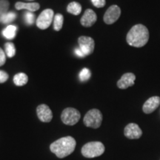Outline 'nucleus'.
Returning <instances> with one entry per match:
<instances>
[{"instance_id": "1", "label": "nucleus", "mask_w": 160, "mask_h": 160, "mask_svg": "<svg viewBox=\"0 0 160 160\" xmlns=\"http://www.w3.org/2000/svg\"><path fill=\"white\" fill-rule=\"evenodd\" d=\"M149 40V31L145 25L138 24L131 28L126 37L130 46L135 48L144 47Z\"/></svg>"}, {"instance_id": "2", "label": "nucleus", "mask_w": 160, "mask_h": 160, "mask_svg": "<svg viewBox=\"0 0 160 160\" xmlns=\"http://www.w3.org/2000/svg\"><path fill=\"white\" fill-rule=\"evenodd\" d=\"M77 142L72 137H65L56 140L50 146V149L57 157L62 159L74 151Z\"/></svg>"}, {"instance_id": "3", "label": "nucleus", "mask_w": 160, "mask_h": 160, "mask_svg": "<svg viewBox=\"0 0 160 160\" xmlns=\"http://www.w3.org/2000/svg\"><path fill=\"white\" fill-rule=\"evenodd\" d=\"M105 151L101 142H90L82 148V154L86 158H94L102 155Z\"/></svg>"}, {"instance_id": "4", "label": "nucleus", "mask_w": 160, "mask_h": 160, "mask_svg": "<svg viewBox=\"0 0 160 160\" xmlns=\"http://www.w3.org/2000/svg\"><path fill=\"white\" fill-rule=\"evenodd\" d=\"M102 122V114L98 109H91L87 112L83 119L85 126L91 128H99Z\"/></svg>"}, {"instance_id": "5", "label": "nucleus", "mask_w": 160, "mask_h": 160, "mask_svg": "<svg viewBox=\"0 0 160 160\" xmlns=\"http://www.w3.org/2000/svg\"><path fill=\"white\" fill-rule=\"evenodd\" d=\"M81 114L79 111L73 108H67L62 112L61 119L67 125H74L79 121Z\"/></svg>"}, {"instance_id": "6", "label": "nucleus", "mask_w": 160, "mask_h": 160, "mask_svg": "<svg viewBox=\"0 0 160 160\" xmlns=\"http://www.w3.org/2000/svg\"><path fill=\"white\" fill-rule=\"evenodd\" d=\"M54 13L52 9H45L40 13L38 17L36 24L37 26L41 30L48 29L51 25L52 22H53Z\"/></svg>"}, {"instance_id": "7", "label": "nucleus", "mask_w": 160, "mask_h": 160, "mask_svg": "<svg viewBox=\"0 0 160 160\" xmlns=\"http://www.w3.org/2000/svg\"><path fill=\"white\" fill-rule=\"evenodd\" d=\"M78 43H79L80 50L82 51L85 57L93 53L95 48V42L93 38L82 36L78 39Z\"/></svg>"}, {"instance_id": "8", "label": "nucleus", "mask_w": 160, "mask_h": 160, "mask_svg": "<svg viewBox=\"0 0 160 160\" xmlns=\"http://www.w3.org/2000/svg\"><path fill=\"white\" fill-rule=\"evenodd\" d=\"M121 15V9L118 5H113L109 7L103 17V20L107 25H112L119 19Z\"/></svg>"}, {"instance_id": "9", "label": "nucleus", "mask_w": 160, "mask_h": 160, "mask_svg": "<svg viewBox=\"0 0 160 160\" xmlns=\"http://www.w3.org/2000/svg\"><path fill=\"white\" fill-rule=\"evenodd\" d=\"M124 134L128 139H137L142 135V131L136 123H130L124 129Z\"/></svg>"}, {"instance_id": "10", "label": "nucleus", "mask_w": 160, "mask_h": 160, "mask_svg": "<svg viewBox=\"0 0 160 160\" xmlns=\"http://www.w3.org/2000/svg\"><path fill=\"white\" fill-rule=\"evenodd\" d=\"M37 113L38 118L42 122H50L53 119V113L49 106L45 104H42L38 106Z\"/></svg>"}, {"instance_id": "11", "label": "nucleus", "mask_w": 160, "mask_h": 160, "mask_svg": "<svg viewBox=\"0 0 160 160\" xmlns=\"http://www.w3.org/2000/svg\"><path fill=\"white\" fill-rule=\"evenodd\" d=\"M97 20V16L95 12L91 9H87L80 19V23L84 27L90 28L94 25Z\"/></svg>"}, {"instance_id": "12", "label": "nucleus", "mask_w": 160, "mask_h": 160, "mask_svg": "<svg viewBox=\"0 0 160 160\" xmlns=\"http://www.w3.org/2000/svg\"><path fill=\"white\" fill-rule=\"evenodd\" d=\"M136 76L133 73H126L117 82V87L120 89H127L135 83Z\"/></svg>"}, {"instance_id": "13", "label": "nucleus", "mask_w": 160, "mask_h": 160, "mask_svg": "<svg viewBox=\"0 0 160 160\" xmlns=\"http://www.w3.org/2000/svg\"><path fill=\"white\" fill-rule=\"evenodd\" d=\"M160 105V97H152L149 98L147 101L144 103L142 107V111L146 114L153 113L156 111Z\"/></svg>"}, {"instance_id": "14", "label": "nucleus", "mask_w": 160, "mask_h": 160, "mask_svg": "<svg viewBox=\"0 0 160 160\" xmlns=\"http://www.w3.org/2000/svg\"><path fill=\"white\" fill-rule=\"evenodd\" d=\"M15 8L17 10H27L30 12H35L40 8V5L37 2L25 3L22 2H17L15 4Z\"/></svg>"}, {"instance_id": "15", "label": "nucleus", "mask_w": 160, "mask_h": 160, "mask_svg": "<svg viewBox=\"0 0 160 160\" xmlns=\"http://www.w3.org/2000/svg\"><path fill=\"white\" fill-rule=\"evenodd\" d=\"M17 27L15 25H8L5 29L2 31L3 37L7 39H13L17 37Z\"/></svg>"}, {"instance_id": "16", "label": "nucleus", "mask_w": 160, "mask_h": 160, "mask_svg": "<svg viewBox=\"0 0 160 160\" xmlns=\"http://www.w3.org/2000/svg\"><path fill=\"white\" fill-rule=\"evenodd\" d=\"M28 82V77L24 73H17L13 77V83L17 86H19V87L26 85Z\"/></svg>"}, {"instance_id": "17", "label": "nucleus", "mask_w": 160, "mask_h": 160, "mask_svg": "<svg viewBox=\"0 0 160 160\" xmlns=\"http://www.w3.org/2000/svg\"><path fill=\"white\" fill-rule=\"evenodd\" d=\"M67 11L73 15H79L82 12V5L77 2H72L68 5Z\"/></svg>"}, {"instance_id": "18", "label": "nucleus", "mask_w": 160, "mask_h": 160, "mask_svg": "<svg viewBox=\"0 0 160 160\" xmlns=\"http://www.w3.org/2000/svg\"><path fill=\"white\" fill-rule=\"evenodd\" d=\"M64 17L61 13H57L53 18V29L56 31H59L63 26Z\"/></svg>"}, {"instance_id": "19", "label": "nucleus", "mask_w": 160, "mask_h": 160, "mask_svg": "<svg viewBox=\"0 0 160 160\" xmlns=\"http://www.w3.org/2000/svg\"><path fill=\"white\" fill-rule=\"evenodd\" d=\"M5 53L9 58H13L16 55V48L14 44L11 42L5 44Z\"/></svg>"}, {"instance_id": "20", "label": "nucleus", "mask_w": 160, "mask_h": 160, "mask_svg": "<svg viewBox=\"0 0 160 160\" xmlns=\"http://www.w3.org/2000/svg\"><path fill=\"white\" fill-rule=\"evenodd\" d=\"M17 14L13 11H8L7 13H5L1 19L0 23L2 24H9L13 22L17 19Z\"/></svg>"}, {"instance_id": "21", "label": "nucleus", "mask_w": 160, "mask_h": 160, "mask_svg": "<svg viewBox=\"0 0 160 160\" xmlns=\"http://www.w3.org/2000/svg\"><path fill=\"white\" fill-rule=\"evenodd\" d=\"M9 8L10 2L8 0H0V22L3 16L8 12Z\"/></svg>"}, {"instance_id": "22", "label": "nucleus", "mask_w": 160, "mask_h": 160, "mask_svg": "<svg viewBox=\"0 0 160 160\" xmlns=\"http://www.w3.org/2000/svg\"><path fill=\"white\" fill-rule=\"evenodd\" d=\"M91 77V72L88 68H83L79 73V79L82 82L88 81Z\"/></svg>"}, {"instance_id": "23", "label": "nucleus", "mask_w": 160, "mask_h": 160, "mask_svg": "<svg viewBox=\"0 0 160 160\" xmlns=\"http://www.w3.org/2000/svg\"><path fill=\"white\" fill-rule=\"evenodd\" d=\"M25 21L27 25H32L35 22V14L33 12L28 11L25 13Z\"/></svg>"}, {"instance_id": "24", "label": "nucleus", "mask_w": 160, "mask_h": 160, "mask_svg": "<svg viewBox=\"0 0 160 160\" xmlns=\"http://www.w3.org/2000/svg\"><path fill=\"white\" fill-rule=\"evenodd\" d=\"M91 2L96 8H101L105 5L106 1L105 0H91Z\"/></svg>"}, {"instance_id": "25", "label": "nucleus", "mask_w": 160, "mask_h": 160, "mask_svg": "<svg viewBox=\"0 0 160 160\" xmlns=\"http://www.w3.org/2000/svg\"><path fill=\"white\" fill-rule=\"evenodd\" d=\"M9 76L5 71L0 70V83H5L8 79Z\"/></svg>"}, {"instance_id": "26", "label": "nucleus", "mask_w": 160, "mask_h": 160, "mask_svg": "<svg viewBox=\"0 0 160 160\" xmlns=\"http://www.w3.org/2000/svg\"><path fill=\"white\" fill-rule=\"evenodd\" d=\"M6 62V54L5 51L0 48V67L5 65Z\"/></svg>"}, {"instance_id": "27", "label": "nucleus", "mask_w": 160, "mask_h": 160, "mask_svg": "<svg viewBox=\"0 0 160 160\" xmlns=\"http://www.w3.org/2000/svg\"><path fill=\"white\" fill-rule=\"evenodd\" d=\"M75 54L77 55L78 57H81V58L85 57V55H84L82 51L80 50L79 48H77L75 49Z\"/></svg>"}]
</instances>
